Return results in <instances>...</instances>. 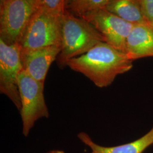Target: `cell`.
<instances>
[{
  "mask_svg": "<svg viewBox=\"0 0 153 153\" xmlns=\"http://www.w3.org/2000/svg\"><path fill=\"white\" fill-rule=\"evenodd\" d=\"M104 37L105 43L126 53V43L134 25L126 22L104 9L82 16Z\"/></svg>",
  "mask_w": 153,
  "mask_h": 153,
  "instance_id": "7",
  "label": "cell"
},
{
  "mask_svg": "<svg viewBox=\"0 0 153 153\" xmlns=\"http://www.w3.org/2000/svg\"><path fill=\"white\" fill-rule=\"evenodd\" d=\"M62 18L49 14L38 7L31 16L19 44L21 52L53 45L61 47Z\"/></svg>",
  "mask_w": 153,
  "mask_h": 153,
  "instance_id": "4",
  "label": "cell"
},
{
  "mask_svg": "<svg viewBox=\"0 0 153 153\" xmlns=\"http://www.w3.org/2000/svg\"><path fill=\"white\" fill-rule=\"evenodd\" d=\"M61 47L53 45L21 52L23 71L39 82L44 83L52 63L56 60Z\"/></svg>",
  "mask_w": 153,
  "mask_h": 153,
  "instance_id": "8",
  "label": "cell"
},
{
  "mask_svg": "<svg viewBox=\"0 0 153 153\" xmlns=\"http://www.w3.org/2000/svg\"><path fill=\"white\" fill-rule=\"evenodd\" d=\"M38 0L0 1V40L6 44H20Z\"/></svg>",
  "mask_w": 153,
  "mask_h": 153,
  "instance_id": "3",
  "label": "cell"
},
{
  "mask_svg": "<svg viewBox=\"0 0 153 153\" xmlns=\"http://www.w3.org/2000/svg\"><path fill=\"white\" fill-rule=\"evenodd\" d=\"M78 137L90 148V153H142L146 148L153 144V126L148 133L137 140L112 147H104L97 145L85 132L79 133Z\"/></svg>",
  "mask_w": 153,
  "mask_h": 153,
  "instance_id": "10",
  "label": "cell"
},
{
  "mask_svg": "<svg viewBox=\"0 0 153 153\" xmlns=\"http://www.w3.org/2000/svg\"><path fill=\"white\" fill-rule=\"evenodd\" d=\"M126 54L132 61L153 57V27L146 23L134 25L126 40Z\"/></svg>",
  "mask_w": 153,
  "mask_h": 153,
  "instance_id": "9",
  "label": "cell"
},
{
  "mask_svg": "<svg viewBox=\"0 0 153 153\" xmlns=\"http://www.w3.org/2000/svg\"><path fill=\"white\" fill-rule=\"evenodd\" d=\"M109 0H66V9L71 14L82 18L91 12L104 9Z\"/></svg>",
  "mask_w": 153,
  "mask_h": 153,
  "instance_id": "12",
  "label": "cell"
},
{
  "mask_svg": "<svg viewBox=\"0 0 153 153\" xmlns=\"http://www.w3.org/2000/svg\"><path fill=\"white\" fill-rule=\"evenodd\" d=\"M65 0H38L39 8L55 16L62 18L66 10Z\"/></svg>",
  "mask_w": 153,
  "mask_h": 153,
  "instance_id": "13",
  "label": "cell"
},
{
  "mask_svg": "<svg viewBox=\"0 0 153 153\" xmlns=\"http://www.w3.org/2000/svg\"><path fill=\"white\" fill-rule=\"evenodd\" d=\"M61 48L57 58L60 68L71 59L87 53L100 42H105L103 35L84 19L67 10L61 19Z\"/></svg>",
  "mask_w": 153,
  "mask_h": 153,
  "instance_id": "2",
  "label": "cell"
},
{
  "mask_svg": "<svg viewBox=\"0 0 153 153\" xmlns=\"http://www.w3.org/2000/svg\"><path fill=\"white\" fill-rule=\"evenodd\" d=\"M22 107L20 110L23 134L27 136L36 121L49 117L44 97V83L34 79L23 71L18 78Z\"/></svg>",
  "mask_w": 153,
  "mask_h": 153,
  "instance_id": "5",
  "label": "cell"
},
{
  "mask_svg": "<svg viewBox=\"0 0 153 153\" xmlns=\"http://www.w3.org/2000/svg\"><path fill=\"white\" fill-rule=\"evenodd\" d=\"M23 71L19 44L8 45L0 40V91L21 110L18 78Z\"/></svg>",
  "mask_w": 153,
  "mask_h": 153,
  "instance_id": "6",
  "label": "cell"
},
{
  "mask_svg": "<svg viewBox=\"0 0 153 153\" xmlns=\"http://www.w3.org/2000/svg\"><path fill=\"white\" fill-rule=\"evenodd\" d=\"M104 9L134 25L148 24L142 16L138 0H109Z\"/></svg>",
  "mask_w": 153,
  "mask_h": 153,
  "instance_id": "11",
  "label": "cell"
},
{
  "mask_svg": "<svg viewBox=\"0 0 153 153\" xmlns=\"http://www.w3.org/2000/svg\"><path fill=\"white\" fill-rule=\"evenodd\" d=\"M142 16L148 25L153 27V0H138Z\"/></svg>",
  "mask_w": 153,
  "mask_h": 153,
  "instance_id": "14",
  "label": "cell"
},
{
  "mask_svg": "<svg viewBox=\"0 0 153 153\" xmlns=\"http://www.w3.org/2000/svg\"><path fill=\"white\" fill-rule=\"evenodd\" d=\"M47 153H65L62 150H52L50 151L49 152Z\"/></svg>",
  "mask_w": 153,
  "mask_h": 153,
  "instance_id": "15",
  "label": "cell"
},
{
  "mask_svg": "<svg viewBox=\"0 0 153 153\" xmlns=\"http://www.w3.org/2000/svg\"><path fill=\"white\" fill-rule=\"evenodd\" d=\"M133 62L125 53L100 42L87 53L69 60L66 66L103 88L111 85L117 76L130 71Z\"/></svg>",
  "mask_w": 153,
  "mask_h": 153,
  "instance_id": "1",
  "label": "cell"
}]
</instances>
